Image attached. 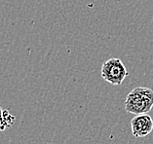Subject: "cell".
<instances>
[{
  "instance_id": "1",
  "label": "cell",
  "mask_w": 153,
  "mask_h": 144,
  "mask_svg": "<svg viewBox=\"0 0 153 144\" xmlns=\"http://www.w3.org/2000/svg\"><path fill=\"white\" fill-rule=\"evenodd\" d=\"M153 107V90L146 87H137L128 94L125 109L134 115L148 113Z\"/></svg>"
},
{
  "instance_id": "2",
  "label": "cell",
  "mask_w": 153,
  "mask_h": 144,
  "mask_svg": "<svg viewBox=\"0 0 153 144\" xmlns=\"http://www.w3.org/2000/svg\"><path fill=\"white\" fill-rule=\"evenodd\" d=\"M126 66L120 58H112L103 62L100 70L102 79L113 86H119L128 76Z\"/></svg>"
},
{
  "instance_id": "3",
  "label": "cell",
  "mask_w": 153,
  "mask_h": 144,
  "mask_svg": "<svg viewBox=\"0 0 153 144\" xmlns=\"http://www.w3.org/2000/svg\"><path fill=\"white\" fill-rule=\"evenodd\" d=\"M132 134L135 137H144L153 130V120L147 114L136 115L131 121Z\"/></svg>"
},
{
  "instance_id": "4",
  "label": "cell",
  "mask_w": 153,
  "mask_h": 144,
  "mask_svg": "<svg viewBox=\"0 0 153 144\" xmlns=\"http://www.w3.org/2000/svg\"><path fill=\"white\" fill-rule=\"evenodd\" d=\"M16 121V117L10 114L8 110H3L2 111V118H1V126H0V130L4 131L6 128L12 127Z\"/></svg>"
},
{
  "instance_id": "5",
  "label": "cell",
  "mask_w": 153,
  "mask_h": 144,
  "mask_svg": "<svg viewBox=\"0 0 153 144\" xmlns=\"http://www.w3.org/2000/svg\"><path fill=\"white\" fill-rule=\"evenodd\" d=\"M2 111H3V109L0 107V126H1V118H2Z\"/></svg>"
}]
</instances>
